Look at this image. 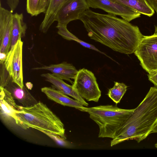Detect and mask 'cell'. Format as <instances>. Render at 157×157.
Masks as SVG:
<instances>
[{
	"label": "cell",
	"mask_w": 157,
	"mask_h": 157,
	"mask_svg": "<svg viewBox=\"0 0 157 157\" xmlns=\"http://www.w3.org/2000/svg\"><path fill=\"white\" fill-rule=\"evenodd\" d=\"M79 20L90 39L121 53H134L144 36L138 26L112 14L89 9Z\"/></svg>",
	"instance_id": "obj_1"
},
{
	"label": "cell",
	"mask_w": 157,
	"mask_h": 157,
	"mask_svg": "<svg viewBox=\"0 0 157 157\" xmlns=\"http://www.w3.org/2000/svg\"><path fill=\"white\" fill-rule=\"evenodd\" d=\"M157 124V87H153L117 130L110 142V146L129 140L139 143L151 134Z\"/></svg>",
	"instance_id": "obj_2"
},
{
	"label": "cell",
	"mask_w": 157,
	"mask_h": 157,
	"mask_svg": "<svg viewBox=\"0 0 157 157\" xmlns=\"http://www.w3.org/2000/svg\"><path fill=\"white\" fill-rule=\"evenodd\" d=\"M17 124L24 129L34 128L66 139L64 125L59 118L40 101L29 107L20 106Z\"/></svg>",
	"instance_id": "obj_3"
},
{
	"label": "cell",
	"mask_w": 157,
	"mask_h": 157,
	"mask_svg": "<svg viewBox=\"0 0 157 157\" xmlns=\"http://www.w3.org/2000/svg\"><path fill=\"white\" fill-rule=\"evenodd\" d=\"M134 109H125L112 105L84 107L83 111L98 125V137L113 139L118 129L132 113Z\"/></svg>",
	"instance_id": "obj_4"
},
{
	"label": "cell",
	"mask_w": 157,
	"mask_h": 157,
	"mask_svg": "<svg viewBox=\"0 0 157 157\" xmlns=\"http://www.w3.org/2000/svg\"><path fill=\"white\" fill-rule=\"evenodd\" d=\"M72 85L73 90L84 99L98 102L101 95L94 74L85 68L78 71Z\"/></svg>",
	"instance_id": "obj_5"
},
{
	"label": "cell",
	"mask_w": 157,
	"mask_h": 157,
	"mask_svg": "<svg viewBox=\"0 0 157 157\" xmlns=\"http://www.w3.org/2000/svg\"><path fill=\"white\" fill-rule=\"evenodd\" d=\"M134 53L148 74L157 71V34L144 36Z\"/></svg>",
	"instance_id": "obj_6"
},
{
	"label": "cell",
	"mask_w": 157,
	"mask_h": 157,
	"mask_svg": "<svg viewBox=\"0 0 157 157\" xmlns=\"http://www.w3.org/2000/svg\"><path fill=\"white\" fill-rule=\"evenodd\" d=\"M23 42L20 39L10 49L4 63L12 82L22 88L24 86L23 73Z\"/></svg>",
	"instance_id": "obj_7"
},
{
	"label": "cell",
	"mask_w": 157,
	"mask_h": 157,
	"mask_svg": "<svg viewBox=\"0 0 157 157\" xmlns=\"http://www.w3.org/2000/svg\"><path fill=\"white\" fill-rule=\"evenodd\" d=\"M89 7L100 9L110 14L121 17L130 22L139 17L141 13L128 7L111 0H86Z\"/></svg>",
	"instance_id": "obj_8"
},
{
	"label": "cell",
	"mask_w": 157,
	"mask_h": 157,
	"mask_svg": "<svg viewBox=\"0 0 157 157\" xmlns=\"http://www.w3.org/2000/svg\"><path fill=\"white\" fill-rule=\"evenodd\" d=\"M89 8L86 0H67L58 13L56 21L67 25L72 21L79 20Z\"/></svg>",
	"instance_id": "obj_9"
},
{
	"label": "cell",
	"mask_w": 157,
	"mask_h": 157,
	"mask_svg": "<svg viewBox=\"0 0 157 157\" xmlns=\"http://www.w3.org/2000/svg\"><path fill=\"white\" fill-rule=\"evenodd\" d=\"M0 116L5 123L17 124V115L20 111V106L15 102L11 93L6 88L0 86Z\"/></svg>",
	"instance_id": "obj_10"
},
{
	"label": "cell",
	"mask_w": 157,
	"mask_h": 157,
	"mask_svg": "<svg viewBox=\"0 0 157 157\" xmlns=\"http://www.w3.org/2000/svg\"><path fill=\"white\" fill-rule=\"evenodd\" d=\"M0 6V53L7 55L11 46L13 14L10 10Z\"/></svg>",
	"instance_id": "obj_11"
},
{
	"label": "cell",
	"mask_w": 157,
	"mask_h": 157,
	"mask_svg": "<svg viewBox=\"0 0 157 157\" xmlns=\"http://www.w3.org/2000/svg\"><path fill=\"white\" fill-rule=\"evenodd\" d=\"M33 70H45L50 71L52 74L73 84L71 79H74L78 71L71 64L63 62L57 64H52L40 67H34Z\"/></svg>",
	"instance_id": "obj_12"
},
{
	"label": "cell",
	"mask_w": 157,
	"mask_h": 157,
	"mask_svg": "<svg viewBox=\"0 0 157 157\" xmlns=\"http://www.w3.org/2000/svg\"><path fill=\"white\" fill-rule=\"evenodd\" d=\"M40 76L45 80L51 83L54 88L63 93L70 96L81 102L84 106H87L88 104L73 89L72 86L65 83L63 79L52 73L43 74Z\"/></svg>",
	"instance_id": "obj_13"
},
{
	"label": "cell",
	"mask_w": 157,
	"mask_h": 157,
	"mask_svg": "<svg viewBox=\"0 0 157 157\" xmlns=\"http://www.w3.org/2000/svg\"><path fill=\"white\" fill-rule=\"evenodd\" d=\"M41 90L49 99L62 105L73 107L83 111L84 106L81 102L69 98L55 89L44 87L42 88Z\"/></svg>",
	"instance_id": "obj_14"
},
{
	"label": "cell",
	"mask_w": 157,
	"mask_h": 157,
	"mask_svg": "<svg viewBox=\"0 0 157 157\" xmlns=\"http://www.w3.org/2000/svg\"><path fill=\"white\" fill-rule=\"evenodd\" d=\"M5 88L11 93L14 99L22 104L23 106H30L38 102L25 86L22 88H21L13 82L12 79Z\"/></svg>",
	"instance_id": "obj_15"
},
{
	"label": "cell",
	"mask_w": 157,
	"mask_h": 157,
	"mask_svg": "<svg viewBox=\"0 0 157 157\" xmlns=\"http://www.w3.org/2000/svg\"><path fill=\"white\" fill-rule=\"evenodd\" d=\"M67 0H51L44 18L39 26L40 31L46 33L56 21L57 14Z\"/></svg>",
	"instance_id": "obj_16"
},
{
	"label": "cell",
	"mask_w": 157,
	"mask_h": 157,
	"mask_svg": "<svg viewBox=\"0 0 157 157\" xmlns=\"http://www.w3.org/2000/svg\"><path fill=\"white\" fill-rule=\"evenodd\" d=\"M23 20L24 17L22 13H16L13 14L10 49L15 45L19 39L25 36L27 26Z\"/></svg>",
	"instance_id": "obj_17"
},
{
	"label": "cell",
	"mask_w": 157,
	"mask_h": 157,
	"mask_svg": "<svg viewBox=\"0 0 157 157\" xmlns=\"http://www.w3.org/2000/svg\"><path fill=\"white\" fill-rule=\"evenodd\" d=\"M111 0L128 7L149 17L155 13L154 10L145 0Z\"/></svg>",
	"instance_id": "obj_18"
},
{
	"label": "cell",
	"mask_w": 157,
	"mask_h": 157,
	"mask_svg": "<svg viewBox=\"0 0 157 157\" xmlns=\"http://www.w3.org/2000/svg\"><path fill=\"white\" fill-rule=\"evenodd\" d=\"M56 27L58 30V33L63 38L69 40L76 41L84 47L95 51L110 58L109 56L99 50L93 45L79 39L68 30L67 28V25L58 23Z\"/></svg>",
	"instance_id": "obj_19"
},
{
	"label": "cell",
	"mask_w": 157,
	"mask_h": 157,
	"mask_svg": "<svg viewBox=\"0 0 157 157\" xmlns=\"http://www.w3.org/2000/svg\"><path fill=\"white\" fill-rule=\"evenodd\" d=\"M127 86L123 83L114 82L113 86L109 89L107 95L116 104L120 103L126 93Z\"/></svg>",
	"instance_id": "obj_20"
},
{
	"label": "cell",
	"mask_w": 157,
	"mask_h": 157,
	"mask_svg": "<svg viewBox=\"0 0 157 157\" xmlns=\"http://www.w3.org/2000/svg\"><path fill=\"white\" fill-rule=\"evenodd\" d=\"M42 132L53 140L59 146L69 148H73L75 147L74 145L72 143L66 140V139H63L58 135L44 131H42Z\"/></svg>",
	"instance_id": "obj_21"
},
{
	"label": "cell",
	"mask_w": 157,
	"mask_h": 157,
	"mask_svg": "<svg viewBox=\"0 0 157 157\" xmlns=\"http://www.w3.org/2000/svg\"><path fill=\"white\" fill-rule=\"evenodd\" d=\"M40 0H26V10L32 16L39 14L38 8Z\"/></svg>",
	"instance_id": "obj_22"
},
{
	"label": "cell",
	"mask_w": 157,
	"mask_h": 157,
	"mask_svg": "<svg viewBox=\"0 0 157 157\" xmlns=\"http://www.w3.org/2000/svg\"><path fill=\"white\" fill-rule=\"evenodd\" d=\"M0 87L5 88L12 79L8 72L7 71L4 63H1Z\"/></svg>",
	"instance_id": "obj_23"
},
{
	"label": "cell",
	"mask_w": 157,
	"mask_h": 157,
	"mask_svg": "<svg viewBox=\"0 0 157 157\" xmlns=\"http://www.w3.org/2000/svg\"><path fill=\"white\" fill-rule=\"evenodd\" d=\"M51 0H40L38 10L39 14L45 13L49 6Z\"/></svg>",
	"instance_id": "obj_24"
},
{
	"label": "cell",
	"mask_w": 157,
	"mask_h": 157,
	"mask_svg": "<svg viewBox=\"0 0 157 157\" xmlns=\"http://www.w3.org/2000/svg\"><path fill=\"white\" fill-rule=\"evenodd\" d=\"M6 1L10 10L13 12L18 6L19 0H6Z\"/></svg>",
	"instance_id": "obj_25"
},
{
	"label": "cell",
	"mask_w": 157,
	"mask_h": 157,
	"mask_svg": "<svg viewBox=\"0 0 157 157\" xmlns=\"http://www.w3.org/2000/svg\"><path fill=\"white\" fill-rule=\"evenodd\" d=\"M149 5L154 10L157 15V0H145ZM154 33L157 34V24L155 26Z\"/></svg>",
	"instance_id": "obj_26"
},
{
	"label": "cell",
	"mask_w": 157,
	"mask_h": 157,
	"mask_svg": "<svg viewBox=\"0 0 157 157\" xmlns=\"http://www.w3.org/2000/svg\"><path fill=\"white\" fill-rule=\"evenodd\" d=\"M148 77L149 80L157 87V71L149 73Z\"/></svg>",
	"instance_id": "obj_27"
},
{
	"label": "cell",
	"mask_w": 157,
	"mask_h": 157,
	"mask_svg": "<svg viewBox=\"0 0 157 157\" xmlns=\"http://www.w3.org/2000/svg\"><path fill=\"white\" fill-rule=\"evenodd\" d=\"M7 54L3 53H0V64L5 63L7 57Z\"/></svg>",
	"instance_id": "obj_28"
},
{
	"label": "cell",
	"mask_w": 157,
	"mask_h": 157,
	"mask_svg": "<svg viewBox=\"0 0 157 157\" xmlns=\"http://www.w3.org/2000/svg\"><path fill=\"white\" fill-rule=\"evenodd\" d=\"M27 88L29 90H31L33 87V84L31 82H28L25 83Z\"/></svg>",
	"instance_id": "obj_29"
},
{
	"label": "cell",
	"mask_w": 157,
	"mask_h": 157,
	"mask_svg": "<svg viewBox=\"0 0 157 157\" xmlns=\"http://www.w3.org/2000/svg\"><path fill=\"white\" fill-rule=\"evenodd\" d=\"M154 133H157V124L152 129L151 132V134Z\"/></svg>",
	"instance_id": "obj_30"
},
{
	"label": "cell",
	"mask_w": 157,
	"mask_h": 157,
	"mask_svg": "<svg viewBox=\"0 0 157 157\" xmlns=\"http://www.w3.org/2000/svg\"><path fill=\"white\" fill-rule=\"evenodd\" d=\"M155 147L157 148V143H156L155 145Z\"/></svg>",
	"instance_id": "obj_31"
}]
</instances>
